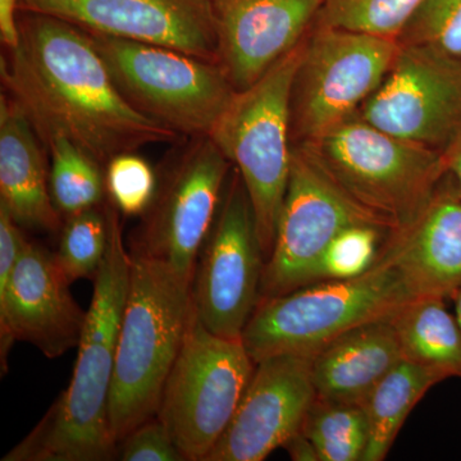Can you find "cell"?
<instances>
[{
    "instance_id": "cell-1",
    "label": "cell",
    "mask_w": 461,
    "mask_h": 461,
    "mask_svg": "<svg viewBox=\"0 0 461 461\" xmlns=\"http://www.w3.org/2000/svg\"><path fill=\"white\" fill-rule=\"evenodd\" d=\"M21 12L20 44L2 58V78L41 139L66 136L105 168L115 156L180 136L127 102L89 32Z\"/></svg>"
},
{
    "instance_id": "cell-2",
    "label": "cell",
    "mask_w": 461,
    "mask_h": 461,
    "mask_svg": "<svg viewBox=\"0 0 461 461\" xmlns=\"http://www.w3.org/2000/svg\"><path fill=\"white\" fill-rule=\"evenodd\" d=\"M107 254L94 278V294L65 393L3 461H108L118 456L109 427L118 335L129 295L131 254L124 247L117 209L105 206Z\"/></svg>"
},
{
    "instance_id": "cell-3",
    "label": "cell",
    "mask_w": 461,
    "mask_h": 461,
    "mask_svg": "<svg viewBox=\"0 0 461 461\" xmlns=\"http://www.w3.org/2000/svg\"><path fill=\"white\" fill-rule=\"evenodd\" d=\"M193 287L167 264L131 253L108 408L109 427L118 445L157 415L167 379L196 314Z\"/></svg>"
},
{
    "instance_id": "cell-4",
    "label": "cell",
    "mask_w": 461,
    "mask_h": 461,
    "mask_svg": "<svg viewBox=\"0 0 461 461\" xmlns=\"http://www.w3.org/2000/svg\"><path fill=\"white\" fill-rule=\"evenodd\" d=\"M386 250L363 275L315 282L259 300L241 339L254 363L312 355L348 330L388 320L417 299Z\"/></svg>"
},
{
    "instance_id": "cell-5",
    "label": "cell",
    "mask_w": 461,
    "mask_h": 461,
    "mask_svg": "<svg viewBox=\"0 0 461 461\" xmlns=\"http://www.w3.org/2000/svg\"><path fill=\"white\" fill-rule=\"evenodd\" d=\"M302 147L348 198L393 233L415 220L446 175L444 154L396 138L357 114Z\"/></svg>"
},
{
    "instance_id": "cell-6",
    "label": "cell",
    "mask_w": 461,
    "mask_h": 461,
    "mask_svg": "<svg viewBox=\"0 0 461 461\" xmlns=\"http://www.w3.org/2000/svg\"><path fill=\"white\" fill-rule=\"evenodd\" d=\"M304 41L247 89L236 91L209 138L241 176L268 262L290 180L291 100Z\"/></svg>"
},
{
    "instance_id": "cell-7",
    "label": "cell",
    "mask_w": 461,
    "mask_h": 461,
    "mask_svg": "<svg viewBox=\"0 0 461 461\" xmlns=\"http://www.w3.org/2000/svg\"><path fill=\"white\" fill-rule=\"evenodd\" d=\"M89 35L127 102L178 135L208 136L236 93L220 63L165 45Z\"/></svg>"
},
{
    "instance_id": "cell-8",
    "label": "cell",
    "mask_w": 461,
    "mask_h": 461,
    "mask_svg": "<svg viewBox=\"0 0 461 461\" xmlns=\"http://www.w3.org/2000/svg\"><path fill=\"white\" fill-rule=\"evenodd\" d=\"M256 366L241 339L215 335L195 314L157 411L185 460H206L238 411Z\"/></svg>"
},
{
    "instance_id": "cell-9",
    "label": "cell",
    "mask_w": 461,
    "mask_h": 461,
    "mask_svg": "<svg viewBox=\"0 0 461 461\" xmlns=\"http://www.w3.org/2000/svg\"><path fill=\"white\" fill-rule=\"evenodd\" d=\"M399 41L317 26L304 41L291 100V123L303 142L355 115L384 83Z\"/></svg>"
},
{
    "instance_id": "cell-10",
    "label": "cell",
    "mask_w": 461,
    "mask_h": 461,
    "mask_svg": "<svg viewBox=\"0 0 461 461\" xmlns=\"http://www.w3.org/2000/svg\"><path fill=\"white\" fill-rule=\"evenodd\" d=\"M193 139L166 169L133 253L167 264L194 285L230 163L209 136Z\"/></svg>"
},
{
    "instance_id": "cell-11",
    "label": "cell",
    "mask_w": 461,
    "mask_h": 461,
    "mask_svg": "<svg viewBox=\"0 0 461 461\" xmlns=\"http://www.w3.org/2000/svg\"><path fill=\"white\" fill-rule=\"evenodd\" d=\"M199 259L193 288L200 321L221 338L241 339L259 304L266 260L236 169Z\"/></svg>"
},
{
    "instance_id": "cell-12",
    "label": "cell",
    "mask_w": 461,
    "mask_h": 461,
    "mask_svg": "<svg viewBox=\"0 0 461 461\" xmlns=\"http://www.w3.org/2000/svg\"><path fill=\"white\" fill-rule=\"evenodd\" d=\"M357 223L388 230L348 198L304 148L294 149L275 244L264 266L260 300L306 286L330 242L346 227Z\"/></svg>"
},
{
    "instance_id": "cell-13",
    "label": "cell",
    "mask_w": 461,
    "mask_h": 461,
    "mask_svg": "<svg viewBox=\"0 0 461 461\" xmlns=\"http://www.w3.org/2000/svg\"><path fill=\"white\" fill-rule=\"evenodd\" d=\"M357 115L396 138L445 154L461 136V60L400 44L384 83Z\"/></svg>"
},
{
    "instance_id": "cell-14",
    "label": "cell",
    "mask_w": 461,
    "mask_h": 461,
    "mask_svg": "<svg viewBox=\"0 0 461 461\" xmlns=\"http://www.w3.org/2000/svg\"><path fill=\"white\" fill-rule=\"evenodd\" d=\"M86 32L175 48L218 63L211 0H20Z\"/></svg>"
},
{
    "instance_id": "cell-15",
    "label": "cell",
    "mask_w": 461,
    "mask_h": 461,
    "mask_svg": "<svg viewBox=\"0 0 461 461\" xmlns=\"http://www.w3.org/2000/svg\"><path fill=\"white\" fill-rule=\"evenodd\" d=\"M315 399L312 357L260 360L230 426L205 461L266 460L302 432Z\"/></svg>"
},
{
    "instance_id": "cell-16",
    "label": "cell",
    "mask_w": 461,
    "mask_h": 461,
    "mask_svg": "<svg viewBox=\"0 0 461 461\" xmlns=\"http://www.w3.org/2000/svg\"><path fill=\"white\" fill-rule=\"evenodd\" d=\"M71 282L50 250L25 242L7 294L0 296V366L7 373L8 355L16 341L38 348L56 359L77 348L87 312L76 303Z\"/></svg>"
},
{
    "instance_id": "cell-17",
    "label": "cell",
    "mask_w": 461,
    "mask_h": 461,
    "mask_svg": "<svg viewBox=\"0 0 461 461\" xmlns=\"http://www.w3.org/2000/svg\"><path fill=\"white\" fill-rule=\"evenodd\" d=\"M323 0H211L218 63L236 91L256 83L303 41Z\"/></svg>"
},
{
    "instance_id": "cell-18",
    "label": "cell",
    "mask_w": 461,
    "mask_h": 461,
    "mask_svg": "<svg viewBox=\"0 0 461 461\" xmlns=\"http://www.w3.org/2000/svg\"><path fill=\"white\" fill-rule=\"evenodd\" d=\"M384 250L415 296L450 300L461 288V195L447 178Z\"/></svg>"
},
{
    "instance_id": "cell-19",
    "label": "cell",
    "mask_w": 461,
    "mask_h": 461,
    "mask_svg": "<svg viewBox=\"0 0 461 461\" xmlns=\"http://www.w3.org/2000/svg\"><path fill=\"white\" fill-rule=\"evenodd\" d=\"M41 136L14 96L0 98V204L21 229L56 232L62 214L50 193Z\"/></svg>"
},
{
    "instance_id": "cell-20",
    "label": "cell",
    "mask_w": 461,
    "mask_h": 461,
    "mask_svg": "<svg viewBox=\"0 0 461 461\" xmlns=\"http://www.w3.org/2000/svg\"><path fill=\"white\" fill-rule=\"evenodd\" d=\"M402 360V346L390 318L363 324L312 355L315 395L324 402L363 405Z\"/></svg>"
},
{
    "instance_id": "cell-21",
    "label": "cell",
    "mask_w": 461,
    "mask_h": 461,
    "mask_svg": "<svg viewBox=\"0 0 461 461\" xmlns=\"http://www.w3.org/2000/svg\"><path fill=\"white\" fill-rule=\"evenodd\" d=\"M448 378H454L453 375L444 368L408 359L388 372L363 403L369 426L363 461L386 459L412 409L430 388Z\"/></svg>"
},
{
    "instance_id": "cell-22",
    "label": "cell",
    "mask_w": 461,
    "mask_h": 461,
    "mask_svg": "<svg viewBox=\"0 0 461 461\" xmlns=\"http://www.w3.org/2000/svg\"><path fill=\"white\" fill-rule=\"evenodd\" d=\"M390 321L403 359L438 366L461 378V329L444 297H417Z\"/></svg>"
},
{
    "instance_id": "cell-23",
    "label": "cell",
    "mask_w": 461,
    "mask_h": 461,
    "mask_svg": "<svg viewBox=\"0 0 461 461\" xmlns=\"http://www.w3.org/2000/svg\"><path fill=\"white\" fill-rule=\"evenodd\" d=\"M41 141L50 158L51 198L62 217L100 206L107 190L104 167L59 133H50Z\"/></svg>"
},
{
    "instance_id": "cell-24",
    "label": "cell",
    "mask_w": 461,
    "mask_h": 461,
    "mask_svg": "<svg viewBox=\"0 0 461 461\" xmlns=\"http://www.w3.org/2000/svg\"><path fill=\"white\" fill-rule=\"evenodd\" d=\"M302 432L315 447L320 461H363L369 426L363 405L315 399Z\"/></svg>"
},
{
    "instance_id": "cell-25",
    "label": "cell",
    "mask_w": 461,
    "mask_h": 461,
    "mask_svg": "<svg viewBox=\"0 0 461 461\" xmlns=\"http://www.w3.org/2000/svg\"><path fill=\"white\" fill-rule=\"evenodd\" d=\"M424 0H323L317 26L399 41Z\"/></svg>"
},
{
    "instance_id": "cell-26",
    "label": "cell",
    "mask_w": 461,
    "mask_h": 461,
    "mask_svg": "<svg viewBox=\"0 0 461 461\" xmlns=\"http://www.w3.org/2000/svg\"><path fill=\"white\" fill-rule=\"evenodd\" d=\"M60 232L56 256L67 280L75 282L98 275L109 240V223L105 208L87 209L66 218Z\"/></svg>"
},
{
    "instance_id": "cell-27",
    "label": "cell",
    "mask_w": 461,
    "mask_h": 461,
    "mask_svg": "<svg viewBox=\"0 0 461 461\" xmlns=\"http://www.w3.org/2000/svg\"><path fill=\"white\" fill-rule=\"evenodd\" d=\"M390 230L373 223L346 227L330 242L315 264L308 285L348 280L371 269L382 256Z\"/></svg>"
},
{
    "instance_id": "cell-28",
    "label": "cell",
    "mask_w": 461,
    "mask_h": 461,
    "mask_svg": "<svg viewBox=\"0 0 461 461\" xmlns=\"http://www.w3.org/2000/svg\"><path fill=\"white\" fill-rule=\"evenodd\" d=\"M397 41L461 60V0H424Z\"/></svg>"
},
{
    "instance_id": "cell-29",
    "label": "cell",
    "mask_w": 461,
    "mask_h": 461,
    "mask_svg": "<svg viewBox=\"0 0 461 461\" xmlns=\"http://www.w3.org/2000/svg\"><path fill=\"white\" fill-rule=\"evenodd\" d=\"M105 189L120 213L145 214L156 196V173L144 158L123 153L112 158L104 168Z\"/></svg>"
},
{
    "instance_id": "cell-30",
    "label": "cell",
    "mask_w": 461,
    "mask_h": 461,
    "mask_svg": "<svg viewBox=\"0 0 461 461\" xmlns=\"http://www.w3.org/2000/svg\"><path fill=\"white\" fill-rule=\"evenodd\" d=\"M120 445L118 456L122 461H186L157 415L133 429Z\"/></svg>"
},
{
    "instance_id": "cell-31",
    "label": "cell",
    "mask_w": 461,
    "mask_h": 461,
    "mask_svg": "<svg viewBox=\"0 0 461 461\" xmlns=\"http://www.w3.org/2000/svg\"><path fill=\"white\" fill-rule=\"evenodd\" d=\"M18 9L20 0H0V39L8 50H16L20 44Z\"/></svg>"
},
{
    "instance_id": "cell-32",
    "label": "cell",
    "mask_w": 461,
    "mask_h": 461,
    "mask_svg": "<svg viewBox=\"0 0 461 461\" xmlns=\"http://www.w3.org/2000/svg\"><path fill=\"white\" fill-rule=\"evenodd\" d=\"M286 448L291 460L294 461H320L317 451L311 439L303 432L297 433L293 438L288 439L287 444L284 446Z\"/></svg>"
},
{
    "instance_id": "cell-33",
    "label": "cell",
    "mask_w": 461,
    "mask_h": 461,
    "mask_svg": "<svg viewBox=\"0 0 461 461\" xmlns=\"http://www.w3.org/2000/svg\"><path fill=\"white\" fill-rule=\"evenodd\" d=\"M446 176L454 189L461 195V136L444 154Z\"/></svg>"
},
{
    "instance_id": "cell-34",
    "label": "cell",
    "mask_w": 461,
    "mask_h": 461,
    "mask_svg": "<svg viewBox=\"0 0 461 461\" xmlns=\"http://www.w3.org/2000/svg\"><path fill=\"white\" fill-rule=\"evenodd\" d=\"M450 300L454 302L455 317H456L457 323H459L461 329V288L454 294Z\"/></svg>"
}]
</instances>
